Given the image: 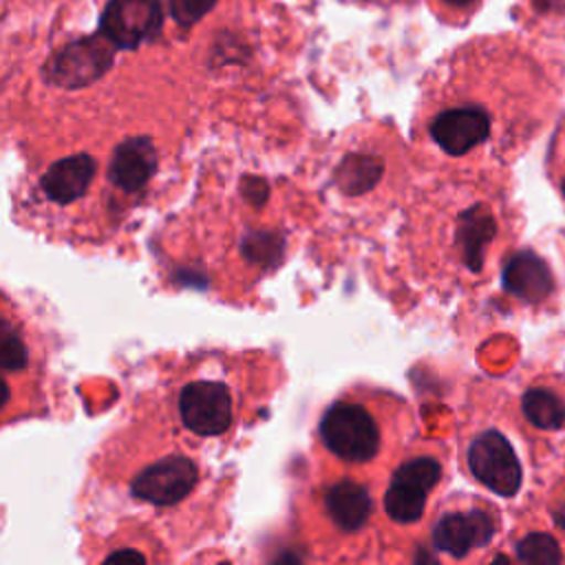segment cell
<instances>
[{
	"label": "cell",
	"mask_w": 565,
	"mask_h": 565,
	"mask_svg": "<svg viewBox=\"0 0 565 565\" xmlns=\"http://www.w3.org/2000/svg\"><path fill=\"white\" fill-rule=\"evenodd\" d=\"M126 479V497L143 512L168 514L181 510L203 486L199 459L183 450L163 448L152 459H141Z\"/></svg>",
	"instance_id": "5"
},
{
	"label": "cell",
	"mask_w": 565,
	"mask_h": 565,
	"mask_svg": "<svg viewBox=\"0 0 565 565\" xmlns=\"http://www.w3.org/2000/svg\"><path fill=\"white\" fill-rule=\"evenodd\" d=\"M46 358L18 307L0 296V424L33 411Z\"/></svg>",
	"instance_id": "4"
},
{
	"label": "cell",
	"mask_w": 565,
	"mask_h": 565,
	"mask_svg": "<svg viewBox=\"0 0 565 565\" xmlns=\"http://www.w3.org/2000/svg\"><path fill=\"white\" fill-rule=\"evenodd\" d=\"M547 172H550L561 199L565 201V132L558 137V143H554V148L550 150Z\"/></svg>",
	"instance_id": "16"
},
{
	"label": "cell",
	"mask_w": 565,
	"mask_h": 565,
	"mask_svg": "<svg viewBox=\"0 0 565 565\" xmlns=\"http://www.w3.org/2000/svg\"><path fill=\"white\" fill-rule=\"evenodd\" d=\"M318 510L324 514L327 525L340 536H353L369 527L373 516L371 488L353 477L327 481L316 492Z\"/></svg>",
	"instance_id": "9"
},
{
	"label": "cell",
	"mask_w": 565,
	"mask_h": 565,
	"mask_svg": "<svg viewBox=\"0 0 565 565\" xmlns=\"http://www.w3.org/2000/svg\"><path fill=\"white\" fill-rule=\"evenodd\" d=\"M168 419L177 435L194 441L230 437L241 417V395L218 371H192L168 391Z\"/></svg>",
	"instance_id": "3"
},
{
	"label": "cell",
	"mask_w": 565,
	"mask_h": 565,
	"mask_svg": "<svg viewBox=\"0 0 565 565\" xmlns=\"http://www.w3.org/2000/svg\"><path fill=\"white\" fill-rule=\"evenodd\" d=\"M550 514L554 519L556 532L565 539V483L556 488L552 501H550Z\"/></svg>",
	"instance_id": "17"
},
{
	"label": "cell",
	"mask_w": 565,
	"mask_h": 565,
	"mask_svg": "<svg viewBox=\"0 0 565 565\" xmlns=\"http://www.w3.org/2000/svg\"><path fill=\"white\" fill-rule=\"evenodd\" d=\"M444 2L450 4V7H468V4H472L477 0H444Z\"/></svg>",
	"instance_id": "18"
},
{
	"label": "cell",
	"mask_w": 565,
	"mask_h": 565,
	"mask_svg": "<svg viewBox=\"0 0 565 565\" xmlns=\"http://www.w3.org/2000/svg\"><path fill=\"white\" fill-rule=\"evenodd\" d=\"M382 393H347L329 404L318 422V441L331 459L349 466L377 461L397 430L391 424L399 399L380 402Z\"/></svg>",
	"instance_id": "2"
},
{
	"label": "cell",
	"mask_w": 565,
	"mask_h": 565,
	"mask_svg": "<svg viewBox=\"0 0 565 565\" xmlns=\"http://www.w3.org/2000/svg\"><path fill=\"white\" fill-rule=\"evenodd\" d=\"M512 232L505 194L479 181H450L413 210L404 243L422 282L455 291L488 282Z\"/></svg>",
	"instance_id": "1"
},
{
	"label": "cell",
	"mask_w": 565,
	"mask_h": 565,
	"mask_svg": "<svg viewBox=\"0 0 565 565\" xmlns=\"http://www.w3.org/2000/svg\"><path fill=\"white\" fill-rule=\"evenodd\" d=\"M163 24L161 0H108L99 31L117 49H137L152 42Z\"/></svg>",
	"instance_id": "10"
},
{
	"label": "cell",
	"mask_w": 565,
	"mask_h": 565,
	"mask_svg": "<svg viewBox=\"0 0 565 565\" xmlns=\"http://www.w3.org/2000/svg\"><path fill=\"white\" fill-rule=\"evenodd\" d=\"M499 525L501 519L494 503L479 497H455L437 512L430 541L435 552L463 561L486 550Z\"/></svg>",
	"instance_id": "6"
},
{
	"label": "cell",
	"mask_w": 565,
	"mask_h": 565,
	"mask_svg": "<svg viewBox=\"0 0 565 565\" xmlns=\"http://www.w3.org/2000/svg\"><path fill=\"white\" fill-rule=\"evenodd\" d=\"M521 415L539 430H558L565 426V399L552 386H530L521 395Z\"/></svg>",
	"instance_id": "13"
},
{
	"label": "cell",
	"mask_w": 565,
	"mask_h": 565,
	"mask_svg": "<svg viewBox=\"0 0 565 565\" xmlns=\"http://www.w3.org/2000/svg\"><path fill=\"white\" fill-rule=\"evenodd\" d=\"M168 2H170V13L179 26L196 24L216 4V0H168Z\"/></svg>",
	"instance_id": "15"
},
{
	"label": "cell",
	"mask_w": 565,
	"mask_h": 565,
	"mask_svg": "<svg viewBox=\"0 0 565 565\" xmlns=\"http://www.w3.org/2000/svg\"><path fill=\"white\" fill-rule=\"evenodd\" d=\"M519 558L527 563H561L563 554L558 552V541L547 532H527L519 547Z\"/></svg>",
	"instance_id": "14"
},
{
	"label": "cell",
	"mask_w": 565,
	"mask_h": 565,
	"mask_svg": "<svg viewBox=\"0 0 565 565\" xmlns=\"http://www.w3.org/2000/svg\"><path fill=\"white\" fill-rule=\"evenodd\" d=\"M466 468L470 477L501 497H514L523 481L521 461L510 439L497 430L486 428L470 437L466 452Z\"/></svg>",
	"instance_id": "8"
},
{
	"label": "cell",
	"mask_w": 565,
	"mask_h": 565,
	"mask_svg": "<svg viewBox=\"0 0 565 565\" xmlns=\"http://www.w3.org/2000/svg\"><path fill=\"white\" fill-rule=\"evenodd\" d=\"M503 280L510 294L523 300H539L552 289V276L534 254L521 252L505 263Z\"/></svg>",
	"instance_id": "12"
},
{
	"label": "cell",
	"mask_w": 565,
	"mask_h": 565,
	"mask_svg": "<svg viewBox=\"0 0 565 565\" xmlns=\"http://www.w3.org/2000/svg\"><path fill=\"white\" fill-rule=\"evenodd\" d=\"M444 479V461L433 452H415L397 463L384 488L382 510L395 525H411L424 516L430 494Z\"/></svg>",
	"instance_id": "7"
},
{
	"label": "cell",
	"mask_w": 565,
	"mask_h": 565,
	"mask_svg": "<svg viewBox=\"0 0 565 565\" xmlns=\"http://www.w3.org/2000/svg\"><path fill=\"white\" fill-rule=\"evenodd\" d=\"M113 53L115 44L99 31L95 35L79 38L57 51L46 64V75L60 86L79 88L108 71Z\"/></svg>",
	"instance_id": "11"
}]
</instances>
